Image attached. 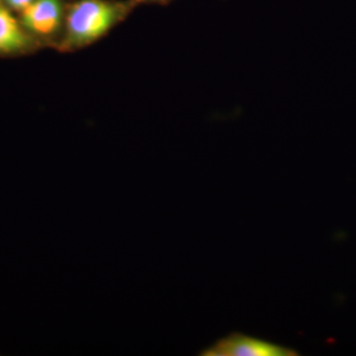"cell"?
<instances>
[{
    "instance_id": "1",
    "label": "cell",
    "mask_w": 356,
    "mask_h": 356,
    "mask_svg": "<svg viewBox=\"0 0 356 356\" xmlns=\"http://www.w3.org/2000/svg\"><path fill=\"white\" fill-rule=\"evenodd\" d=\"M123 8L104 0H81L67 16L65 42L70 46H83L102 37L116 24Z\"/></svg>"
},
{
    "instance_id": "2",
    "label": "cell",
    "mask_w": 356,
    "mask_h": 356,
    "mask_svg": "<svg viewBox=\"0 0 356 356\" xmlns=\"http://www.w3.org/2000/svg\"><path fill=\"white\" fill-rule=\"evenodd\" d=\"M200 356H297L299 353L287 346H280L248 336L233 332L218 339L216 343L199 353Z\"/></svg>"
},
{
    "instance_id": "3",
    "label": "cell",
    "mask_w": 356,
    "mask_h": 356,
    "mask_svg": "<svg viewBox=\"0 0 356 356\" xmlns=\"http://www.w3.org/2000/svg\"><path fill=\"white\" fill-rule=\"evenodd\" d=\"M62 0H35L21 14V25L32 34L49 36L62 22Z\"/></svg>"
},
{
    "instance_id": "4",
    "label": "cell",
    "mask_w": 356,
    "mask_h": 356,
    "mask_svg": "<svg viewBox=\"0 0 356 356\" xmlns=\"http://www.w3.org/2000/svg\"><path fill=\"white\" fill-rule=\"evenodd\" d=\"M29 44L30 39L23 26L0 1V54L25 50Z\"/></svg>"
},
{
    "instance_id": "5",
    "label": "cell",
    "mask_w": 356,
    "mask_h": 356,
    "mask_svg": "<svg viewBox=\"0 0 356 356\" xmlns=\"http://www.w3.org/2000/svg\"><path fill=\"white\" fill-rule=\"evenodd\" d=\"M4 1L10 8L22 13L28 6H31L35 0H4Z\"/></svg>"
},
{
    "instance_id": "6",
    "label": "cell",
    "mask_w": 356,
    "mask_h": 356,
    "mask_svg": "<svg viewBox=\"0 0 356 356\" xmlns=\"http://www.w3.org/2000/svg\"><path fill=\"white\" fill-rule=\"evenodd\" d=\"M149 1H154V2H168V1H170V0H149Z\"/></svg>"
}]
</instances>
